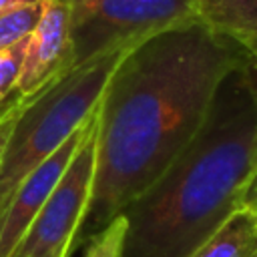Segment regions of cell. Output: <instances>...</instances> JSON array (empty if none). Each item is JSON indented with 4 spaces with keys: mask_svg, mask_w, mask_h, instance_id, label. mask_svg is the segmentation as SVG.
Segmentation results:
<instances>
[{
    "mask_svg": "<svg viewBox=\"0 0 257 257\" xmlns=\"http://www.w3.org/2000/svg\"><path fill=\"white\" fill-rule=\"evenodd\" d=\"M247 58L199 20L122 54L96 106L92 191L74 247L159 181L201 128L221 80Z\"/></svg>",
    "mask_w": 257,
    "mask_h": 257,
    "instance_id": "1",
    "label": "cell"
},
{
    "mask_svg": "<svg viewBox=\"0 0 257 257\" xmlns=\"http://www.w3.org/2000/svg\"><path fill=\"white\" fill-rule=\"evenodd\" d=\"M255 173L257 62L249 54L221 80L193 141L122 211V257H189L241 209Z\"/></svg>",
    "mask_w": 257,
    "mask_h": 257,
    "instance_id": "2",
    "label": "cell"
},
{
    "mask_svg": "<svg viewBox=\"0 0 257 257\" xmlns=\"http://www.w3.org/2000/svg\"><path fill=\"white\" fill-rule=\"evenodd\" d=\"M128 48L94 56L66 70L34 96L22 98L0 161V213L16 187L94 112L114 66Z\"/></svg>",
    "mask_w": 257,
    "mask_h": 257,
    "instance_id": "3",
    "label": "cell"
},
{
    "mask_svg": "<svg viewBox=\"0 0 257 257\" xmlns=\"http://www.w3.org/2000/svg\"><path fill=\"white\" fill-rule=\"evenodd\" d=\"M68 8L72 68L197 20V0H60Z\"/></svg>",
    "mask_w": 257,
    "mask_h": 257,
    "instance_id": "4",
    "label": "cell"
},
{
    "mask_svg": "<svg viewBox=\"0 0 257 257\" xmlns=\"http://www.w3.org/2000/svg\"><path fill=\"white\" fill-rule=\"evenodd\" d=\"M96 122L38 211L12 257H68L86 215L94 177Z\"/></svg>",
    "mask_w": 257,
    "mask_h": 257,
    "instance_id": "5",
    "label": "cell"
},
{
    "mask_svg": "<svg viewBox=\"0 0 257 257\" xmlns=\"http://www.w3.org/2000/svg\"><path fill=\"white\" fill-rule=\"evenodd\" d=\"M94 122H96V108L42 165H38L16 187L4 211L0 213V257L14 255L26 231L30 229L32 221L36 219L38 211L46 203L48 195L60 181L64 169L72 161L76 149L80 147L84 137L90 133Z\"/></svg>",
    "mask_w": 257,
    "mask_h": 257,
    "instance_id": "6",
    "label": "cell"
},
{
    "mask_svg": "<svg viewBox=\"0 0 257 257\" xmlns=\"http://www.w3.org/2000/svg\"><path fill=\"white\" fill-rule=\"evenodd\" d=\"M72 68L68 8L60 0H44L42 14L26 38V52L14 94L30 98Z\"/></svg>",
    "mask_w": 257,
    "mask_h": 257,
    "instance_id": "7",
    "label": "cell"
},
{
    "mask_svg": "<svg viewBox=\"0 0 257 257\" xmlns=\"http://www.w3.org/2000/svg\"><path fill=\"white\" fill-rule=\"evenodd\" d=\"M197 20L249 54L257 52V0H197Z\"/></svg>",
    "mask_w": 257,
    "mask_h": 257,
    "instance_id": "8",
    "label": "cell"
},
{
    "mask_svg": "<svg viewBox=\"0 0 257 257\" xmlns=\"http://www.w3.org/2000/svg\"><path fill=\"white\" fill-rule=\"evenodd\" d=\"M189 257H257V211L237 209Z\"/></svg>",
    "mask_w": 257,
    "mask_h": 257,
    "instance_id": "9",
    "label": "cell"
},
{
    "mask_svg": "<svg viewBox=\"0 0 257 257\" xmlns=\"http://www.w3.org/2000/svg\"><path fill=\"white\" fill-rule=\"evenodd\" d=\"M44 0L0 12V50L28 38L42 14Z\"/></svg>",
    "mask_w": 257,
    "mask_h": 257,
    "instance_id": "10",
    "label": "cell"
},
{
    "mask_svg": "<svg viewBox=\"0 0 257 257\" xmlns=\"http://www.w3.org/2000/svg\"><path fill=\"white\" fill-rule=\"evenodd\" d=\"M124 237H126V219L120 213L84 241L86 243L84 257H122Z\"/></svg>",
    "mask_w": 257,
    "mask_h": 257,
    "instance_id": "11",
    "label": "cell"
},
{
    "mask_svg": "<svg viewBox=\"0 0 257 257\" xmlns=\"http://www.w3.org/2000/svg\"><path fill=\"white\" fill-rule=\"evenodd\" d=\"M26 52V38L0 50V108L12 98Z\"/></svg>",
    "mask_w": 257,
    "mask_h": 257,
    "instance_id": "12",
    "label": "cell"
},
{
    "mask_svg": "<svg viewBox=\"0 0 257 257\" xmlns=\"http://www.w3.org/2000/svg\"><path fill=\"white\" fill-rule=\"evenodd\" d=\"M22 108V98L12 94V98L0 108V161H2V153H4V147L8 143V137H10V131L16 122V116Z\"/></svg>",
    "mask_w": 257,
    "mask_h": 257,
    "instance_id": "13",
    "label": "cell"
},
{
    "mask_svg": "<svg viewBox=\"0 0 257 257\" xmlns=\"http://www.w3.org/2000/svg\"><path fill=\"white\" fill-rule=\"evenodd\" d=\"M241 207L257 211V173L253 175L251 183L247 185V189H245V193H243V201H241Z\"/></svg>",
    "mask_w": 257,
    "mask_h": 257,
    "instance_id": "14",
    "label": "cell"
},
{
    "mask_svg": "<svg viewBox=\"0 0 257 257\" xmlns=\"http://www.w3.org/2000/svg\"><path fill=\"white\" fill-rule=\"evenodd\" d=\"M34 2H38V0H0V12L12 10L18 6H26V4H34Z\"/></svg>",
    "mask_w": 257,
    "mask_h": 257,
    "instance_id": "15",
    "label": "cell"
},
{
    "mask_svg": "<svg viewBox=\"0 0 257 257\" xmlns=\"http://www.w3.org/2000/svg\"><path fill=\"white\" fill-rule=\"evenodd\" d=\"M251 56H253V58H255V62H257V52H255V54H251Z\"/></svg>",
    "mask_w": 257,
    "mask_h": 257,
    "instance_id": "16",
    "label": "cell"
}]
</instances>
